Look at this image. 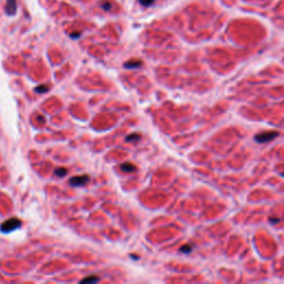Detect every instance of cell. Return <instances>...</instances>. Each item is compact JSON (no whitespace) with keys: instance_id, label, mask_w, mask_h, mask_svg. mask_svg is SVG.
<instances>
[{"instance_id":"9c48e42d","label":"cell","mask_w":284,"mask_h":284,"mask_svg":"<svg viewBox=\"0 0 284 284\" xmlns=\"http://www.w3.org/2000/svg\"><path fill=\"white\" fill-rule=\"evenodd\" d=\"M139 1L143 6H150V5H152L154 2V0H139Z\"/></svg>"},{"instance_id":"6da1fadb","label":"cell","mask_w":284,"mask_h":284,"mask_svg":"<svg viewBox=\"0 0 284 284\" xmlns=\"http://www.w3.org/2000/svg\"><path fill=\"white\" fill-rule=\"evenodd\" d=\"M21 225V221L19 220V219H9V220L5 221L2 224H1V226H0V230H1V232H3V233H9V232L13 231V230L18 229V228H20Z\"/></svg>"},{"instance_id":"8992f818","label":"cell","mask_w":284,"mask_h":284,"mask_svg":"<svg viewBox=\"0 0 284 284\" xmlns=\"http://www.w3.org/2000/svg\"><path fill=\"white\" fill-rule=\"evenodd\" d=\"M56 174H57L58 177L62 178L63 175H66V174H67V170H66L64 168H59L58 170H56Z\"/></svg>"},{"instance_id":"7c38bea8","label":"cell","mask_w":284,"mask_h":284,"mask_svg":"<svg viewBox=\"0 0 284 284\" xmlns=\"http://www.w3.org/2000/svg\"><path fill=\"white\" fill-rule=\"evenodd\" d=\"M282 175H284V172H282Z\"/></svg>"},{"instance_id":"52a82bcc","label":"cell","mask_w":284,"mask_h":284,"mask_svg":"<svg viewBox=\"0 0 284 284\" xmlns=\"http://www.w3.org/2000/svg\"><path fill=\"white\" fill-rule=\"evenodd\" d=\"M99 281V278H97V276H89V278H86L82 280V283H88V282H98Z\"/></svg>"},{"instance_id":"30bf717a","label":"cell","mask_w":284,"mask_h":284,"mask_svg":"<svg viewBox=\"0 0 284 284\" xmlns=\"http://www.w3.org/2000/svg\"><path fill=\"white\" fill-rule=\"evenodd\" d=\"M192 250V248L190 247V245H183L182 248H181V252H190Z\"/></svg>"},{"instance_id":"7a4b0ae2","label":"cell","mask_w":284,"mask_h":284,"mask_svg":"<svg viewBox=\"0 0 284 284\" xmlns=\"http://www.w3.org/2000/svg\"><path fill=\"white\" fill-rule=\"evenodd\" d=\"M278 136V132L276 131H269V132H262V133L255 136L254 139L259 142V143H265V142L272 141L274 138Z\"/></svg>"},{"instance_id":"3957f363","label":"cell","mask_w":284,"mask_h":284,"mask_svg":"<svg viewBox=\"0 0 284 284\" xmlns=\"http://www.w3.org/2000/svg\"><path fill=\"white\" fill-rule=\"evenodd\" d=\"M89 181V177L88 175H77V177H72L70 179L69 183L73 186H81Z\"/></svg>"},{"instance_id":"277c9868","label":"cell","mask_w":284,"mask_h":284,"mask_svg":"<svg viewBox=\"0 0 284 284\" xmlns=\"http://www.w3.org/2000/svg\"><path fill=\"white\" fill-rule=\"evenodd\" d=\"M17 9V2L16 0H7V6L6 10L8 12V15H13Z\"/></svg>"},{"instance_id":"5b68a950","label":"cell","mask_w":284,"mask_h":284,"mask_svg":"<svg viewBox=\"0 0 284 284\" xmlns=\"http://www.w3.org/2000/svg\"><path fill=\"white\" fill-rule=\"evenodd\" d=\"M120 169H121L122 171H125V172H133V171H136V167H134L133 164H131V163H123V164L120 167Z\"/></svg>"},{"instance_id":"8fae6325","label":"cell","mask_w":284,"mask_h":284,"mask_svg":"<svg viewBox=\"0 0 284 284\" xmlns=\"http://www.w3.org/2000/svg\"><path fill=\"white\" fill-rule=\"evenodd\" d=\"M138 138H139V136H136V134H134V136H128V138H127V140H128V141H131V140H133V139H138Z\"/></svg>"},{"instance_id":"ba28073f","label":"cell","mask_w":284,"mask_h":284,"mask_svg":"<svg viewBox=\"0 0 284 284\" xmlns=\"http://www.w3.org/2000/svg\"><path fill=\"white\" fill-rule=\"evenodd\" d=\"M141 64V61H134V63H131L130 62H128V63H125V67L127 68H133V67H138V66H140Z\"/></svg>"}]
</instances>
